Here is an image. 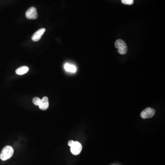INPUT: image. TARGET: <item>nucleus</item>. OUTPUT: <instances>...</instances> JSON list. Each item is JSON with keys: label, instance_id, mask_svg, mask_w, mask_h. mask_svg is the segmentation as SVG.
<instances>
[{"label": "nucleus", "instance_id": "obj_1", "mask_svg": "<svg viewBox=\"0 0 165 165\" xmlns=\"http://www.w3.org/2000/svg\"><path fill=\"white\" fill-rule=\"evenodd\" d=\"M14 153V150L12 147L6 146L3 148L0 154V158L2 161H6L12 157Z\"/></svg>", "mask_w": 165, "mask_h": 165}, {"label": "nucleus", "instance_id": "obj_2", "mask_svg": "<svg viewBox=\"0 0 165 165\" xmlns=\"http://www.w3.org/2000/svg\"><path fill=\"white\" fill-rule=\"evenodd\" d=\"M115 47L118 49V52L120 54L124 55L127 53L128 47L126 43L121 39H117L115 42Z\"/></svg>", "mask_w": 165, "mask_h": 165}, {"label": "nucleus", "instance_id": "obj_3", "mask_svg": "<svg viewBox=\"0 0 165 165\" xmlns=\"http://www.w3.org/2000/svg\"><path fill=\"white\" fill-rule=\"evenodd\" d=\"M156 111L151 108H147L145 109L141 113V117L143 119H147L151 118L154 116Z\"/></svg>", "mask_w": 165, "mask_h": 165}, {"label": "nucleus", "instance_id": "obj_4", "mask_svg": "<svg viewBox=\"0 0 165 165\" xmlns=\"http://www.w3.org/2000/svg\"><path fill=\"white\" fill-rule=\"evenodd\" d=\"M82 146L79 142L74 141V144L71 146V152L74 155H78L81 152Z\"/></svg>", "mask_w": 165, "mask_h": 165}, {"label": "nucleus", "instance_id": "obj_5", "mask_svg": "<svg viewBox=\"0 0 165 165\" xmlns=\"http://www.w3.org/2000/svg\"><path fill=\"white\" fill-rule=\"evenodd\" d=\"M25 15L28 19H36L38 17V14L36 8L34 7H31L29 8L26 12Z\"/></svg>", "mask_w": 165, "mask_h": 165}, {"label": "nucleus", "instance_id": "obj_6", "mask_svg": "<svg viewBox=\"0 0 165 165\" xmlns=\"http://www.w3.org/2000/svg\"><path fill=\"white\" fill-rule=\"evenodd\" d=\"M45 31H46V29L45 28H42V29H39L32 36V41L35 42L39 41V39H41V38L43 34H44Z\"/></svg>", "mask_w": 165, "mask_h": 165}, {"label": "nucleus", "instance_id": "obj_7", "mask_svg": "<svg viewBox=\"0 0 165 165\" xmlns=\"http://www.w3.org/2000/svg\"><path fill=\"white\" fill-rule=\"evenodd\" d=\"M49 100L48 97L45 96L41 99V104L39 105V108L42 110H46L49 107Z\"/></svg>", "mask_w": 165, "mask_h": 165}, {"label": "nucleus", "instance_id": "obj_8", "mask_svg": "<svg viewBox=\"0 0 165 165\" xmlns=\"http://www.w3.org/2000/svg\"><path fill=\"white\" fill-rule=\"evenodd\" d=\"M29 68L26 66H22L18 68L16 70V73L18 75H22L26 74L29 71Z\"/></svg>", "mask_w": 165, "mask_h": 165}, {"label": "nucleus", "instance_id": "obj_9", "mask_svg": "<svg viewBox=\"0 0 165 165\" xmlns=\"http://www.w3.org/2000/svg\"><path fill=\"white\" fill-rule=\"evenodd\" d=\"M64 68L66 71L70 72H75L77 70V68L74 65L69 63H66L64 65Z\"/></svg>", "mask_w": 165, "mask_h": 165}, {"label": "nucleus", "instance_id": "obj_10", "mask_svg": "<svg viewBox=\"0 0 165 165\" xmlns=\"http://www.w3.org/2000/svg\"><path fill=\"white\" fill-rule=\"evenodd\" d=\"M41 99H40L39 97H34L33 99V103L35 105L39 106V105L41 104Z\"/></svg>", "mask_w": 165, "mask_h": 165}, {"label": "nucleus", "instance_id": "obj_11", "mask_svg": "<svg viewBox=\"0 0 165 165\" xmlns=\"http://www.w3.org/2000/svg\"><path fill=\"white\" fill-rule=\"evenodd\" d=\"M134 0H121V2L123 4L128 5H131L133 3Z\"/></svg>", "mask_w": 165, "mask_h": 165}, {"label": "nucleus", "instance_id": "obj_12", "mask_svg": "<svg viewBox=\"0 0 165 165\" xmlns=\"http://www.w3.org/2000/svg\"><path fill=\"white\" fill-rule=\"evenodd\" d=\"M74 141L73 140H70L69 141V142H68V145H69V146H71L72 145V144H74Z\"/></svg>", "mask_w": 165, "mask_h": 165}]
</instances>
